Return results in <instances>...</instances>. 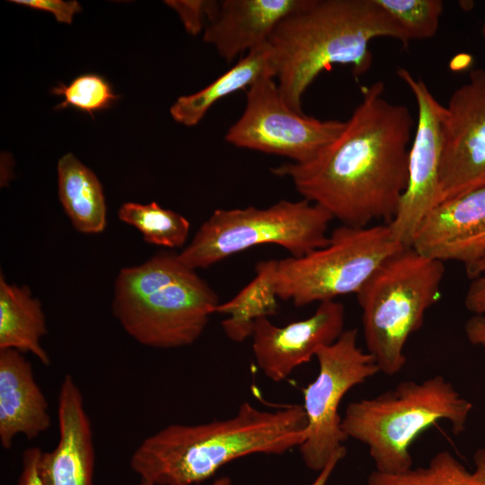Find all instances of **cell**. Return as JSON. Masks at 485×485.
<instances>
[{
    "mask_svg": "<svg viewBox=\"0 0 485 485\" xmlns=\"http://www.w3.org/2000/svg\"><path fill=\"white\" fill-rule=\"evenodd\" d=\"M384 92L381 81L363 87L362 101L340 133L313 158L270 169L341 225L390 224L406 189L414 119Z\"/></svg>",
    "mask_w": 485,
    "mask_h": 485,
    "instance_id": "1",
    "label": "cell"
},
{
    "mask_svg": "<svg viewBox=\"0 0 485 485\" xmlns=\"http://www.w3.org/2000/svg\"><path fill=\"white\" fill-rule=\"evenodd\" d=\"M304 407L274 411L242 403L224 420L172 424L147 436L133 452L131 469L153 485H193L226 463L253 454H281L307 436Z\"/></svg>",
    "mask_w": 485,
    "mask_h": 485,
    "instance_id": "2",
    "label": "cell"
},
{
    "mask_svg": "<svg viewBox=\"0 0 485 485\" xmlns=\"http://www.w3.org/2000/svg\"><path fill=\"white\" fill-rule=\"evenodd\" d=\"M392 38L403 47L409 41L375 0H307L285 17L269 39L275 80L284 101L303 112L307 88L334 64L351 66L354 76L373 63L372 40Z\"/></svg>",
    "mask_w": 485,
    "mask_h": 485,
    "instance_id": "3",
    "label": "cell"
},
{
    "mask_svg": "<svg viewBox=\"0 0 485 485\" xmlns=\"http://www.w3.org/2000/svg\"><path fill=\"white\" fill-rule=\"evenodd\" d=\"M219 299L195 269L172 251L119 270L112 313L141 345L175 348L193 344L216 313Z\"/></svg>",
    "mask_w": 485,
    "mask_h": 485,
    "instance_id": "4",
    "label": "cell"
},
{
    "mask_svg": "<svg viewBox=\"0 0 485 485\" xmlns=\"http://www.w3.org/2000/svg\"><path fill=\"white\" fill-rule=\"evenodd\" d=\"M472 410L442 375L403 381L374 398L348 404L341 428L367 446L375 471L396 474L412 468L410 446L421 433L445 420L454 434L465 429Z\"/></svg>",
    "mask_w": 485,
    "mask_h": 485,
    "instance_id": "5",
    "label": "cell"
},
{
    "mask_svg": "<svg viewBox=\"0 0 485 485\" xmlns=\"http://www.w3.org/2000/svg\"><path fill=\"white\" fill-rule=\"evenodd\" d=\"M445 272L444 262L404 247L357 292L366 351L383 374L394 375L404 367L406 343L439 300Z\"/></svg>",
    "mask_w": 485,
    "mask_h": 485,
    "instance_id": "6",
    "label": "cell"
},
{
    "mask_svg": "<svg viewBox=\"0 0 485 485\" xmlns=\"http://www.w3.org/2000/svg\"><path fill=\"white\" fill-rule=\"evenodd\" d=\"M331 215L304 198L265 207L216 209L178 253L192 269H207L257 245L275 244L301 257L327 244Z\"/></svg>",
    "mask_w": 485,
    "mask_h": 485,
    "instance_id": "7",
    "label": "cell"
},
{
    "mask_svg": "<svg viewBox=\"0 0 485 485\" xmlns=\"http://www.w3.org/2000/svg\"><path fill=\"white\" fill-rule=\"evenodd\" d=\"M404 247L388 224L341 225L326 245L301 257L278 260L277 295L296 307L356 295L388 258Z\"/></svg>",
    "mask_w": 485,
    "mask_h": 485,
    "instance_id": "8",
    "label": "cell"
},
{
    "mask_svg": "<svg viewBox=\"0 0 485 485\" xmlns=\"http://www.w3.org/2000/svg\"><path fill=\"white\" fill-rule=\"evenodd\" d=\"M319 372L304 389L307 436L299 446L307 468L321 471L348 439L341 428L340 404L347 392L376 375L374 357L357 345V330H345L331 345L315 355Z\"/></svg>",
    "mask_w": 485,
    "mask_h": 485,
    "instance_id": "9",
    "label": "cell"
},
{
    "mask_svg": "<svg viewBox=\"0 0 485 485\" xmlns=\"http://www.w3.org/2000/svg\"><path fill=\"white\" fill-rule=\"evenodd\" d=\"M343 127L344 121L322 120L295 110L282 98L275 78L266 75L248 88L244 110L225 139L236 147L300 163L313 158Z\"/></svg>",
    "mask_w": 485,
    "mask_h": 485,
    "instance_id": "10",
    "label": "cell"
},
{
    "mask_svg": "<svg viewBox=\"0 0 485 485\" xmlns=\"http://www.w3.org/2000/svg\"><path fill=\"white\" fill-rule=\"evenodd\" d=\"M438 203L485 187V69H472L445 106Z\"/></svg>",
    "mask_w": 485,
    "mask_h": 485,
    "instance_id": "11",
    "label": "cell"
},
{
    "mask_svg": "<svg viewBox=\"0 0 485 485\" xmlns=\"http://www.w3.org/2000/svg\"><path fill=\"white\" fill-rule=\"evenodd\" d=\"M397 75L414 96L418 119L410 149L406 189L398 210L388 225L397 242L411 247L419 224L438 203L445 106L436 99L423 80L415 78L406 68L400 67Z\"/></svg>",
    "mask_w": 485,
    "mask_h": 485,
    "instance_id": "12",
    "label": "cell"
},
{
    "mask_svg": "<svg viewBox=\"0 0 485 485\" xmlns=\"http://www.w3.org/2000/svg\"><path fill=\"white\" fill-rule=\"evenodd\" d=\"M345 306L336 300L319 303L306 319L277 326L268 317L256 321L252 353L259 368L273 382L287 378L317 350L335 342L345 331Z\"/></svg>",
    "mask_w": 485,
    "mask_h": 485,
    "instance_id": "13",
    "label": "cell"
},
{
    "mask_svg": "<svg viewBox=\"0 0 485 485\" xmlns=\"http://www.w3.org/2000/svg\"><path fill=\"white\" fill-rule=\"evenodd\" d=\"M411 247L465 268L485 256V187L435 206L419 224Z\"/></svg>",
    "mask_w": 485,
    "mask_h": 485,
    "instance_id": "14",
    "label": "cell"
},
{
    "mask_svg": "<svg viewBox=\"0 0 485 485\" xmlns=\"http://www.w3.org/2000/svg\"><path fill=\"white\" fill-rule=\"evenodd\" d=\"M58 442L41 453L40 472L45 485H93V429L84 397L72 375L61 383L57 404Z\"/></svg>",
    "mask_w": 485,
    "mask_h": 485,
    "instance_id": "15",
    "label": "cell"
},
{
    "mask_svg": "<svg viewBox=\"0 0 485 485\" xmlns=\"http://www.w3.org/2000/svg\"><path fill=\"white\" fill-rule=\"evenodd\" d=\"M307 0H221L203 40L225 61L268 43L277 25Z\"/></svg>",
    "mask_w": 485,
    "mask_h": 485,
    "instance_id": "16",
    "label": "cell"
},
{
    "mask_svg": "<svg viewBox=\"0 0 485 485\" xmlns=\"http://www.w3.org/2000/svg\"><path fill=\"white\" fill-rule=\"evenodd\" d=\"M51 425L48 401L24 354L0 349V444L13 446L22 435L34 439Z\"/></svg>",
    "mask_w": 485,
    "mask_h": 485,
    "instance_id": "17",
    "label": "cell"
},
{
    "mask_svg": "<svg viewBox=\"0 0 485 485\" xmlns=\"http://www.w3.org/2000/svg\"><path fill=\"white\" fill-rule=\"evenodd\" d=\"M48 333L40 301L26 285L8 283L0 275V349H14L33 355L42 365L50 357L41 344Z\"/></svg>",
    "mask_w": 485,
    "mask_h": 485,
    "instance_id": "18",
    "label": "cell"
},
{
    "mask_svg": "<svg viewBox=\"0 0 485 485\" xmlns=\"http://www.w3.org/2000/svg\"><path fill=\"white\" fill-rule=\"evenodd\" d=\"M266 75L275 78L272 50L269 43L245 54L205 88L179 97L170 108V113L176 122L195 126L216 102L237 91L248 89Z\"/></svg>",
    "mask_w": 485,
    "mask_h": 485,
    "instance_id": "19",
    "label": "cell"
},
{
    "mask_svg": "<svg viewBox=\"0 0 485 485\" xmlns=\"http://www.w3.org/2000/svg\"><path fill=\"white\" fill-rule=\"evenodd\" d=\"M58 197L73 226L80 233L96 234L107 225V207L96 174L74 154L57 163Z\"/></svg>",
    "mask_w": 485,
    "mask_h": 485,
    "instance_id": "20",
    "label": "cell"
},
{
    "mask_svg": "<svg viewBox=\"0 0 485 485\" xmlns=\"http://www.w3.org/2000/svg\"><path fill=\"white\" fill-rule=\"evenodd\" d=\"M278 260H267L255 266L254 278L230 300L220 303L216 313L225 314L221 325L226 337L234 342L251 337L257 320L277 313L276 290Z\"/></svg>",
    "mask_w": 485,
    "mask_h": 485,
    "instance_id": "21",
    "label": "cell"
},
{
    "mask_svg": "<svg viewBox=\"0 0 485 485\" xmlns=\"http://www.w3.org/2000/svg\"><path fill=\"white\" fill-rule=\"evenodd\" d=\"M472 470L467 469L449 451L436 454L424 467L389 474L371 472L366 485H485V447L473 454Z\"/></svg>",
    "mask_w": 485,
    "mask_h": 485,
    "instance_id": "22",
    "label": "cell"
},
{
    "mask_svg": "<svg viewBox=\"0 0 485 485\" xmlns=\"http://www.w3.org/2000/svg\"><path fill=\"white\" fill-rule=\"evenodd\" d=\"M120 221L137 228L151 244L181 248L190 234V224L181 214L161 207L156 202L124 203L118 211Z\"/></svg>",
    "mask_w": 485,
    "mask_h": 485,
    "instance_id": "23",
    "label": "cell"
},
{
    "mask_svg": "<svg viewBox=\"0 0 485 485\" xmlns=\"http://www.w3.org/2000/svg\"><path fill=\"white\" fill-rule=\"evenodd\" d=\"M399 26L409 42L432 38L444 10L441 0H375Z\"/></svg>",
    "mask_w": 485,
    "mask_h": 485,
    "instance_id": "24",
    "label": "cell"
},
{
    "mask_svg": "<svg viewBox=\"0 0 485 485\" xmlns=\"http://www.w3.org/2000/svg\"><path fill=\"white\" fill-rule=\"evenodd\" d=\"M52 93L64 97L57 108L72 106L90 114L110 107L118 99L110 84L103 77L93 74L81 75L68 85L59 84L52 89Z\"/></svg>",
    "mask_w": 485,
    "mask_h": 485,
    "instance_id": "25",
    "label": "cell"
},
{
    "mask_svg": "<svg viewBox=\"0 0 485 485\" xmlns=\"http://www.w3.org/2000/svg\"><path fill=\"white\" fill-rule=\"evenodd\" d=\"M471 280L464 297L465 308L472 315L465 322L468 341L485 353V256L466 267Z\"/></svg>",
    "mask_w": 485,
    "mask_h": 485,
    "instance_id": "26",
    "label": "cell"
},
{
    "mask_svg": "<svg viewBox=\"0 0 485 485\" xmlns=\"http://www.w3.org/2000/svg\"><path fill=\"white\" fill-rule=\"evenodd\" d=\"M169 6L180 15L186 31L190 34L198 33L205 30L217 13L220 1L195 0V1H166Z\"/></svg>",
    "mask_w": 485,
    "mask_h": 485,
    "instance_id": "27",
    "label": "cell"
},
{
    "mask_svg": "<svg viewBox=\"0 0 485 485\" xmlns=\"http://www.w3.org/2000/svg\"><path fill=\"white\" fill-rule=\"evenodd\" d=\"M21 5L32 9L49 12L54 14L59 22L71 23L74 15L81 11V6L77 1L63 0H12Z\"/></svg>",
    "mask_w": 485,
    "mask_h": 485,
    "instance_id": "28",
    "label": "cell"
},
{
    "mask_svg": "<svg viewBox=\"0 0 485 485\" xmlns=\"http://www.w3.org/2000/svg\"><path fill=\"white\" fill-rule=\"evenodd\" d=\"M42 451L38 447L24 450L22 472L16 485H45L40 472V459Z\"/></svg>",
    "mask_w": 485,
    "mask_h": 485,
    "instance_id": "29",
    "label": "cell"
},
{
    "mask_svg": "<svg viewBox=\"0 0 485 485\" xmlns=\"http://www.w3.org/2000/svg\"><path fill=\"white\" fill-rule=\"evenodd\" d=\"M346 447L337 451L328 461L325 466L320 471V473L311 485H326L333 470L336 468L339 462L346 455Z\"/></svg>",
    "mask_w": 485,
    "mask_h": 485,
    "instance_id": "30",
    "label": "cell"
},
{
    "mask_svg": "<svg viewBox=\"0 0 485 485\" xmlns=\"http://www.w3.org/2000/svg\"><path fill=\"white\" fill-rule=\"evenodd\" d=\"M473 57L468 53H460L454 56L450 62V68L453 71H464L472 67Z\"/></svg>",
    "mask_w": 485,
    "mask_h": 485,
    "instance_id": "31",
    "label": "cell"
},
{
    "mask_svg": "<svg viewBox=\"0 0 485 485\" xmlns=\"http://www.w3.org/2000/svg\"><path fill=\"white\" fill-rule=\"evenodd\" d=\"M231 481L228 478L224 477L215 481L211 485H230ZM139 485H153L147 481H141Z\"/></svg>",
    "mask_w": 485,
    "mask_h": 485,
    "instance_id": "32",
    "label": "cell"
},
{
    "mask_svg": "<svg viewBox=\"0 0 485 485\" xmlns=\"http://www.w3.org/2000/svg\"><path fill=\"white\" fill-rule=\"evenodd\" d=\"M481 35L485 43V21L483 22L482 28H481Z\"/></svg>",
    "mask_w": 485,
    "mask_h": 485,
    "instance_id": "33",
    "label": "cell"
}]
</instances>
